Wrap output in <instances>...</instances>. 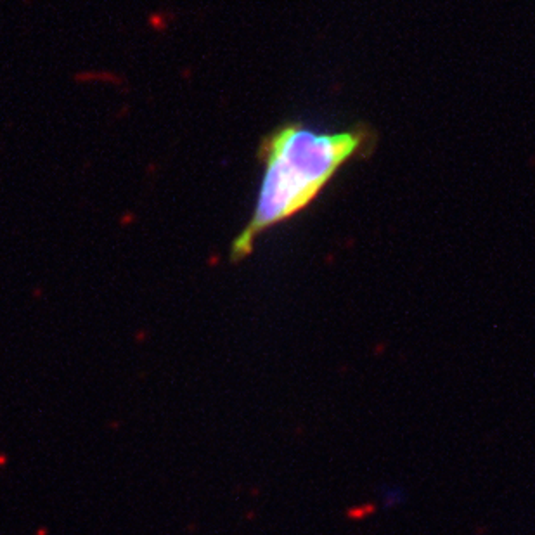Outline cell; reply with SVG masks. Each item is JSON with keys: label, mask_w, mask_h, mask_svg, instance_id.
I'll return each instance as SVG.
<instances>
[{"label": "cell", "mask_w": 535, "mask_h": 535, "mask_svg": "<svg viewBox=\"0 0 535 535\" xmlns=\"http://www.w3.org/2000/svg\"><path fill=\"white\" fill-rule=\"evenodd\" d=\"M366 134L357 129L319 132L286 123L260 144L263 175L258 200L246 229L233 243L234 262L253 252L263 230L291 219L315 201L336 172L362 149Z\"/></svg>", "instance_id": "cell-1"}]
</instances>
